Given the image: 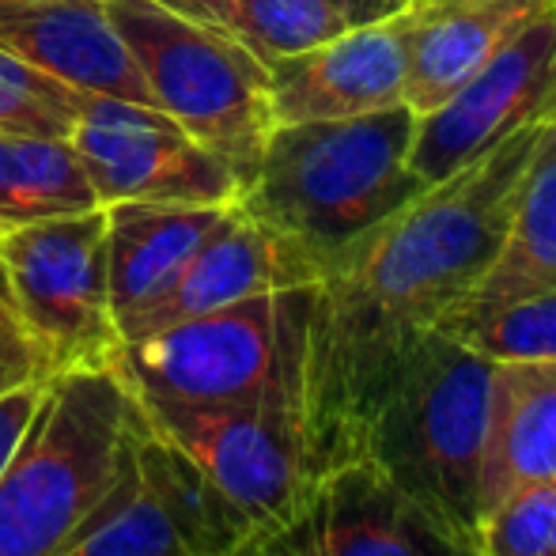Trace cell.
Wrapping results in <instances>:
<instances>
[{
    "label": "cell",
    "mask_w": 556,
    "mask_h": 556,
    "mask_svg": "<svg viewBox=\"0 0 556 556\" xmlns=\"http://www.w3.org/2000/svg\"><path fill=\"white\" fill-rule=\"evenodd\" d=\"M549 137L553 117L522 125L359 235L311 285L300 405L311 481L356 458L397 359L484 277Z\"/></svg>",
    "instance_id": "obj_1"
},
{
    "label": "cell",
    "mask_w": 556,
    "mask_h": 556,
    "mask_svg": "<svg viewBox=\"0 0 556 556\" xmlns=\"http://www.w3.org/2000/svg\"><path fill=\"white\" fill-rule=\"evenodd\" d=\"M417 114L405 103L341 122L277 125L239 205L318 269L428 190L409 163Z\"/></svg>",
    "instance_id": "obj_2"
},
{
    "label": "cell",
    "mask_w": 556,
    "mask_h": 556,
    "mask_svg": "<svg viewBox=\"0 0 556 556\" xmlns=\"http://www.w3.org/2000/svg\"><path fill=\"white\" fill-rule=\"evenodd\" d=\"M144 417L114 367L68 371L42 387L0 469V556H58L125 489Z\"/></svg>",
    "instance_id": "obj_3"
},
{
    "label": "cell",
    "mask_w": 556,
    "mask_h": 556,
    "mask_svg": "<svg viewBox=\"0 0 556 556\" xmlns=\"http://www.w3.org/2000/svg\"><path fill=\"white\" fill-rule=\"evenodd\" d=\"M492 375L496 359L425 333L382 382L356 454L469 542L481 527Z\"/></svg>",
    "instance_id": "obj_4"
},
{
    "label": "cell",
    "mask_w": 556,
    "mask_h": 556,
    "mask_svg": "<svg viewBox=\"0 0 556 556\" xmlns=\"http://www.w3.org/2000/svg\"><path fill=\"white\" fill-rule=\"evenodd\" d=\"M307 315L311 285L250 295L137 341H122L111 367L129 394L155 402L300 409Z\"/></svg>",
    "instance_id": "obj_5"
},
{
    "label": "cell",
    "mask_w": 556,
    "mask_h": 556,
    "mask_svg": "<svg viewBox=\"0 0 556 556\" xmlns=\"http://www.w3.org/2000/svg\"><path fill=\"white\" fill-rule=\"evenodd\" d=\"M155 111L220 155L239 186L250 182L269 132V65L220 30L178 15L160 0H106Z\"/></svg>",
    "instance_id": "obj_6"
},
{
    "label": "cell",
    "mask_w": 556,
    "mask_h": 556,
    "mask_svg": "<svg viewBox=\"0 0 556 556\" xmlns=\"http://www.w3.org/2000/svg\"><path fill=\"white\" fill-rule=\"evenodd\" d=\"M0 265L46 379L114 364L122 333L106 285V208L0 235Z\"/></svg>",
    "instance_id": "obj_7"
},
{
    "label": "cell",
    "mask_w": 556,
    "mask_h": 556,
    "mask_svg": "<svg viewBox=\"0 0 556 556\" xmlns=\"http://www.w3.org/2000/svg\"><path fill=\"white\" fill-rule=\"evenodd\" d=\"M137 405L148 432L190 458L254 530L292 511L311 484L303 420L292 405H182L155 397H137Z\"/></svg>",
    "instance_id": "obj_8"
},
{
    "label": "cell",
    "mask_w": 556,
    "mask_h": 556,
    "mask_svg": "<svg viewBox=\"0 0 556 556\" xmlns=\"http://www.w3.org/2000/svg\"><path fill=\"white\" fill-rule=\"evenodd\" d=\"M250 538L269 556H481L371 458L318 473L292 511Z\"/></svg>",
    "instance_id": "obj_9"
},
{
    "label": "cell",
    "mask_w": 556,
    "mask_h": 556,
    "mask_svg": "<svg viewBox=\"0 0 556 556\" xmlns=\"http://www.w3.org/2000/svg\"><path fill=\"white\" fill-rule=\"evenodd\" d=\"M103 205H231L239 178L170 114L111 96H84L68 132Z\"/></svg>",
    "instance_id": "obj_10"
},
{
    "label": "cell",
    "mask_w": 556,
    "mask_h": 556,
    "mask_svg": "<svg viewBox=\"0 0 556 556\" xmlns=\"http://www.w3.org/2000/svg\"><path fill=\"white\" fill-rule=\"evenodd\" d=\"M556 111V8L527 20L446 103L417 117L409 163L435 186L504 137Z\"/></svg>",
    "instance_id": "obj_11"
},
{
    "label": "cell",
    "mask_w": 556,
    "mask_h": 556,
    "mask_svg": "<svg viewBox=\"0 0 556 556\" xmlns=\"http://www.w3.org/2000/svg\"><path fill=\"white\" fill-rule=\"evenodd\" d=\"M250 534L254 522L144 425L125 489L58 556H224Z\"/></svg>",
    "instance_id": "obj_12"
},
{
    "label": "cell",
    "mask_w": 556,
    "mask_h": 556,
    "mask_svg": "<svg viewBox=\"0 0 556 556\" xmlns=\"http://www.w3.org/2000/svg\"><path fill=\"white\" fill-rule=\"evenodd\" d=\"M269 103L277 125L341 122L405 103V8L273 61Z\"/></svg>",
    "instance_id": "obj_13"
},
{
    "label": "cell",
    "mask_w": 556,
    "mask_h": 556,
    "mask_svg": "<svg viewBox=\"0 0 556 556\" xmlns=\"http://www.w3.org/2000/svg\"><path fill=\"white\" fill-rule=\"evenodd\" d=\"M315 280L318 269L292 242L262 227L235 201L224 220L213 227V235L201 242L198 254L182 265V273L117 330H122V341H137L186 318L231 307L250 295L285 292V288H303Z\"/></svg>",
    "instance_id": "obj_14"
},
{
    "label": "cell",
    "mask_w": 556,
    "mask_h": 556,
    "mask_svg": "<svg viewBox=\"0 0 556 556\" xmlns=\"http://www.w3.org/2000/svg\"><path fill=\"white\" fill-rule=\"evenodd\" d=\"M0 50L84 96L155 106L106 0H0Z\"/></svg>",
    "instance_id": "obj_15"
},
{
    "label": "cell",
    "mask_w": 556,
    "mask_h": 556,
    "mask_svg": "<svg viewBox=\"0 0 556 556\" xmlns=\"http://www.w3.org/2000/svg\"><path fill=\"white\" fill-rule=\"evenodd\" d=\"M545 0H409L405 4V106L428 114L454 96Z\"/></svg>",
    "instance_id": "obj_16"
},
{
    "label": "cell",
    "mask_w": 556,
    "mask_h": 556,
    "mask_svg": "<svg viewBox=\"0 0 556 556\" xmlns=\"http://www.w3.org/2000/svg\"><path fill=\"white\" fill-rule=\"evenodd\" d=\"M231 205H155V201L103 205L106 285L117 326L152 303L182 273V265L198 254Z\"/></svg>",
    "instance_id": "obj_17"
},
{
    "label": "cell",
    "mask_w": 556,
    "mask_h": 556,
    "mask_svg": "<svg viewBox=\"0 0 556 556\" xmlns=\"http://www.w3.org/2000/svg\"><path fill=\"white\" fill-rule=\"evenodd\" d=\"M534 481H556V359H511L492 375L481 515Z\"/></svg>",
    "instance_id": "obj_18"
},
{
    "label": "cell",
    "mask_w": 556,
    "mask_h": 556,
    "mask_svg": "<svg viewBox=\"0 0 556 556\" xmlns=\"http://www.w3.org/2000/svg\"><path fill=\"white\" fill-rule=\"evenodd\" d=\"M553 285H556V125L549 144L542 148L527 182H522L511 224H507L504 242H500L492 265L440 326L496 311L504 303L534 295Z\"/></svg>",
    "instance_id": "obj_19"
},
{
    "label": "cell",
    "mask_w": 556,
    "mask_h": 556,
    "mask_svg": "<svg viewBox=\"0 0 556 556\" xmlns=\"http://www.w3.org/2000/svg\"><path fill=\"white\" fill-rule=\"evenodd\" d=\"M103 208L68 137L0 132V235Z\"/></svg>",
    "instance_id": "obj_20"
},
{
    "label": "cell",
    "mask_w": 556,
    "mask_h": 556,
    "mask_svg": "<svg viewBox=\"0 0 556 556\" xmlns=\"http://www.w3.org/2000/svg\"><path fill=\"white\" fill-rule=\"evenodd\" d=\"M160 4L235 38L265 65L344 30L326 0H160Z\"/></svg>",
    "instance_id": "obj_21"
},
{
    "label": "cell",
    "mask_w": 556,
    "mask_h": 556,
    "mask_svg": "<svg viewBox=\"0 0 556 556\" xmlns=\"http://www.w3.org/2000/svg\"><path fill=\"white\" fill-rule=\"evenodd\" d=\"M440 333L466 349L511 364V359H556V285L511 300L496 311L440 326Z\"/></svg>",
    "instance_id": "obj_22"
},
{
    "label": "cell",
    "mask_w": 556,
    "mask_h": 556,
    "mask_svg": "<svg viewBox=\"0 0 556 556\" xmlns=\"http://www.w3.org/2000/svg\"><path fill=\"white\" fill-rule=\"evenodd\" d=\"M84 91L46 76L15 53L0 50V132L15 137H68Z\"/></svg>",
    "instance_id": "obj_23"
},
{
    "label": "cell",
    "mask_w": 556,
    "mask_h": 556,
    "mask_svg": "<svg viewBox=\"0 0 556 556\" xmlns=\"http://www.w3.org/2000/svg\"><path fill=\"white\" fill-rule=\"evenodd\" d=\"M481 556H556V481H534L500 496L477 527Z\"/></svg>",
    "instance_id": "obj_24"
},
{
    "label": "cell",
    "mask_w": 556,
    "mask_h": 556,
    "mask_svg": "<svg viewBox=\"0 0 556 556\" xmlns=\"http://www.w3.org/2000/svg\"><path fill=\"white\" fill-rule=\"evenodd\" d=\"M46 382H50L46 367L38 359V349L30 344L27 330H23L4 265H0V397L20 387H46Z\"/></svg>",
    "instance_id": "obj_25"
},
{
    "label": "cell",
    "mask_w": 556,
    "mask_h": 556,
    "mask_svg": "<svg viewBox=\"0 0 556 556\" xmlns=\"http://www.w3.org/2000/svg\"><path fill=\"white\" fill-rule=\"evenodd\" d=\"M38 397H42V387H20L0 397V469L12 458V451H15V443H20L23 428H27L30 413H35Z\"/></svg>",
    "instance_id": "obj_26"
},
{
    "label": "cell",
    "mask_w": 556,
    "mask_h": 556,
    "mask_svg": "<svg viewBox=\"0 0 556 556\" xmlns=\"http://www.w3.org/2000/svg\"><path fill=\"white\" fill-rule=\"evenodd\" d=\"M224 556H269V553H265L262 545L254 542V538H247V542L235 545V549H231V553H224Z\"/></svg>",
    "instance_id": "obj_27"
},
{
    "label": "cell",
    "mask_w": 556,
    "mask_h": 556,
    "mask_svg": "<svg viewBox=\"0 0 556 556\" xmlns=\"http://www.w3.org/2000/svg\"><path fill=\"white\" fill-rule=\"evenodd\" d=\"M545 4H553V8H556V0H545Z\"/></svg>",
    "instance_id": "obj_28"
},
{
    "label": "cell",
    "mask_w": 556,
    "mask_h": 556,
    "mask_svg": "<svg viewBox=\"0 0 556 556\" xmlns=\"http://www.w3.org/2000/svg\"><path fill=\"white\" fill-rule=\"evenodd\" d=\"M553 125H556V111H553Z\"/></svg>",
    "instance_id": "obj_29"
}]
</instances>
